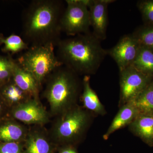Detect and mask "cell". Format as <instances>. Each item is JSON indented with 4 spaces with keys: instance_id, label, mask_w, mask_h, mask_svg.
<instances>
[{
    "instance_id": "cell-25",
    "label": "cell",
    "mask_w": 153,
    "mask_h": 153,
    "mask_svg": "<svg viewBox=\"0 0 153 153\" xmlns=\"http://www.w3.org/2000/svg\"><path fill=\"white\" fill-rule=\"evenodd\" d=\"M60 153H78L74 148L71 146H67L64 148L61 151Z\"/></svg>"
},
{
    "instance_id": "cell-3",
    "label": "cell",
    "mask_w": 153,
    "mask_h": 153,
    "mask_svg": "<svg viewBox=\"0 0 153 153\" xmlns=\"http://www.w3.org/2000/svg\"><path fill=\"white\" fill-rule=\"evenodd\" d=\"M78 75L62 66L47 77L44 94L53 112L63 114L77 105L82 89V80Z\"/></svg>"
},
{
    "instance_id": "cell-23",
    "label": "cell",
    "mask_w": 153,
    "mask_h": 153,
    "mask_svg": "<svg viewBox=\"0 0 153 153\" xmlns=\"http://www.w3.org/2000/svg\"><path fill=\"white\" fill-rule=\"evenodd\" d=\"M138 7L146 22L153 25V1H145L140 2Z\"/></svg>"
},
{
    "instance_id": "cell-5",
    "label": "cell",
    "mask_w": 153,
    "mask_h": 153,
    "mask_svg": "<svg viewBox=\"0 0 153 153\" xmlns=\"http://www.w3.org/2000/svg\"><path fill=\"white\" fill-rule=\"evenodd\" d=\"M95 117L85 108L76 105L62 114L56 126V135L65 143L78 142L85 135Z\"/></svg>"
},
{
    "instance_id": "cell-15",
    "label": "cell",
    "mask_w": 153,
    "mask_h": 153,
    "mask_svg": "<svg viewBox=\"0 0 153 153\" xmlns=\"http://www.w3.org/2000/svg\"><path fill=\"white\" fill-rule=\"evenodd\" d=\"M130 103L139 114H153V79Z\"/></svg>"
},
{
    "instance_id": "cell-27",
    "label": "cell",
    "mask_w": 153,
    "mask_h": 153,
    "mask_svg": "<svg viewBox=\"0 0 153 153\" xmlns=\"http://www.w3.org/2000/svg\"><path fill=\"white\" fill-rule=\"evenodd\" d=\"M1 81V80H0V81Z\"/></svg>"
},
{
    "instance_id": "cell-13",
    "label": "cell",
    "mask_w": 153,
    "mask_h": 153,
    "mask_svg": "<svg viewBox=\"0 0 153 153\" xmlns=\"http://www.w3.org/2000/svg\"><path fill=\"white\" fill-rule=\"evenodd\" d=\"M128 127L132 133L153 146V114H139Z\"/></svg>"
},
{
    "instance_id": "cell-12",
    "label": "cell",
    "mask_w": 153,
    "mask_h": 153,
    "mask_svg": "<svg viewBox=\"0 0 153 153\" xmlns=\"http://www.w3.org/2000/svg\"><path fill=\"white\" fill-rule=\"evenodd\" d=\"M139 114L136 108L131 103H127L119 108V110L114 117L103 139L107 140L115 132L130 125Z\"/></svg>"
},
{
    "instance_id": "cell-6",
    "label": "cell",
    "mask_w": 153,
    "mask_h": 153,
    "mask_svg": "<svg viewBox=\"0 0 153 153\" xmlns=\"http://www.w3.org/2000/svg\"><path fill=\"white\" fill-rule=\"evenodd\" d=\"M66 7L60 21L62 33L68 36H76L90 32L88 7L91 0H67Z\"/></svg>"
},
{
    "instance_id": "cell-2",
    "label": "cell",
    "mask_w": 153,
    "mask_h": 153,
    "mask_svg": "<svg viewBox=\"0 0 153 153\" xmlns=\"http://www.w3.org/2000/svg\"><path fill=\"white\" fill-rule=\"evenodd\" d=\"M56 47V55L63 66L78 75L95 74L108 55L101 41L90 32L61 39Z\"/></svg>"
},
{
    "instance_id": "cell-4",
    "label": "cell",
    "mask_w": 153,
    "mask_h": 153,
    "mask_svg": "<svg viewBox=\"0 0 153 153\" xmlns=\"http://www.w3.org/2000/svg\"><path fill=\"white\" fill-rule=\"evenodd\" d=\"M52 45L30 47L18 58L17 63L33 74L39 85L57 68L63 66Z\"/></svg>"
},
{
    "instance_id": "cell-8",
    "label": "cell",
    "mask_w": 153,
    "mask_h": 153,
    "mask_svg": "<svg viewBox=\"0 0 153 153\" xmlns=\"http://www.w3.org/2000/svg\"><path fill=\"white\" fill-rule=\"evenodd\" d=\"M140 47L132 34H128L122 37L114 47L107 50L108 55L114 59L120 71L132 65Z\"/></svg>"
},
{
    "instance_id": "cell-16",
    "label": "cell",
    "mask_w": 153,
    "mask_h": 153,
    "mask_svg": "<svg viewBox=\"0 0 153 153\" xmlns=\"http://www.w3.org/2000/svg\"><path fill=\"white\" fill-rule=\"evenodd\" d=\"M132 66L144 74L153 77V51L140 47Z\"/></svg>"
},
{
    "instance_id": "cell-7",
    "label": "cell",
    "mask_w": 153,
    "mask_h": 153,
    "mask_svg": "<svg viewBox=\"0 0 153 153\" xmlns=\"http://www.w3.org/2000/svg\"><path fill=\"white\" fill-rule=\"evenodd\" d=\"M119 72V107L120 108L136 98L150 83L153 77L144 74L132 66Z\"/></svg>"
},
{
    "instance_id": "cell-24",
    "label": "cell",
    "mask_w": 153,
    "mask_h": 153,
    "mask_svg": "<svg viewBox=\"0 0 153 153\" xmlns=\"http://www.w3.org/2000/svg\"><path fill=\"white\" fill-rule=\"evenodd\" d=\"M0 153H24L18 143L7 142L0 145Z\"/></svg>"
},
{
    "instance_id": "cell-9",
    "label": "cell",
    "mask_w": 153,
    "mask_h": 153,
    "mask_svg": "<svg viewBox=\"0 0 153 153\" xmlns=\"http://www.w3.org/2000/svg\"><path fill=\"white\" fill-rule=\"evenodd\" d=\"M113 1L112 0H91L88 7L91 27L93 29L92 33L101 41L106 38L108 6Z\"/></svg>"
},
{
    "instance_id": "cell-19",
    "label": "cell",
    "mask_w": 153,
    "mask_h": 153,
    "mask_svg": "<svg viewBox=\"0 0 153 153\" xmlns=\"http://www.w3.org/2000/svg\"><path fill=\"white\" fill-rule=\"evenodd\" d=\"M23 135L22 128L16 124L10 123L0 127V140L6 143L16 141Z\"/></svg>"
},
{
    "instance_id": "cell-20",
    "label": "cell",
    "mask_w": 153,
    "mask_h": 153,
    "mask_svg": "<svg viewBox=\"0 0 153 153\" xmlns=\"http://www.w3.org/2000/svg\"><path fill=\"white\" fill-rule=\"evenodd\" d=\"M132 34L140 47H146L153 51V26L138 29Z\"/></svg>"
},
{
    "instance_id": "cell-18",
    "label": "cell",
    "mask_w": 153,
    "mask_h": 153,
    "mask_svg": "<svg viewBox=\"0 0 153 153\" xmlns=\"http://www.w3.org/2000/svg\"><path fill=\"white\" fill-rule=\"evenodd\" d=\"M0 43L4 44V51L13 53L26 51L30 47L22 37L14 34L7 38H0Z\"/></svg>"
},
{
    "instance_id": "cell-1",
    "label": "cell",
    "mask_w": 153,
    "mask_h": 153,
    "mask_svg": "<svg viewBox=\"0 0 153 153\" xmlns=\"http://www.w3.org/2000/svg\"><path fill=\"white\" fill-rule=\"evenodd\" d=\"M65 8L60 0H34L23 12L22 38L30 47L52 45L61 40L60 21Z\"/></svg>"
},
{
    "instance_id": "cell-21",
    "label": "cell",
    "mask_w": 153,
    "mask_h": 153,
    "mask_svg": "<svg viewBox=\"0 0 153 153\" xmlns=\"http://www.w3.org/2000/svg\"><path fill=\"white\" fill-rule=\"evenodd\" d=\"M15 63L16 62L10 58L0 57V80L12 76Z\"/></svg>"
},
{
    "instance_id": "cell-11",
    "label": "cell",
    "mask_w": 153,
    "mask_h": 153,
    "mask_svg": "<svg viewBox=\"0 0 153 153\" xmlns=\"http://www.w3.org/2000/svg\"><path fill=\"white\" fill-rule=\"evenodd\" d=\"M90 80V76H84L82 79L81 98L84 108L95 117L98 116H103L107 114L106 109L91 86Z\"/></svg>"
},
{
    "instance_id": "cell-17",
    "label": "cell",
    "mask_w": 153,
    "mask_h": 153,
    "mask_svg": "<svg viewBox=\"0 0 153 153\" xmlns=\"http://www.w3.org/2000/svg\"><path fill=\"white\" fill-rule=\"evenodd\" d=\"M25 153H51L47 140L38 134L30 136L27 141Z\"/></svg>"
},
{
    "instance_id": "cell-10",
    "label": "cell",
    "mask_w": 153,
    "mask_h": 153,
    "mask_svg": "<svg viewBox=\"0 0 153 153\" xmlns=\"http://www.w3.org/2000/svg\"><path fill=\"white\" fill-rule=\"evenodd\" d=\"M14 117L26 123L42 124L48 120L46 111L36 100H29L19 104L13 111Z\"/></svg>"
},
{
    "instance_id": "cell-22",
    "label": "cell",
    "mask_w": 153,
    "mask_h": 153,
    "mask_svg": "<svg viewBox=\"0 0 153 153\" xmlns=\"http://www.w3.org/2000/svg\"><path fill=\"white\" fill-rule=\"evenodd\" d=\"M4 94L12 101H17L24 98L26 95H30L24 92L16 85L15 82L7 86L4 91Z\"/></svg>"
},
{
    "instance_id": "cell-26",
    "label": "cell",
    "mask_w": 153,
    "mask_h": 153,
    "mask_svg": "<svg viewBox=\"0 0 153 153\" xmlns=\"http://www.w3.org/2000/svg\"><path fill=\"white\" fill-rule=\"evenodd\" d=\"M1 105H0V110H1Z\"/></svg>"
},
{
    "instance_id": "cell-14",
    "label": "cell",
    "mask_w": 153,
    "mask_h": 153,
    "mask_svg": "<svg viewBox=\"0 0 153 153\" xmlns=\"http://www.w3.org/2000/svg\"><path fill=\"white\" fill-rule=\"evenodd\" d=\"M12 76L16 85L30 95L37 96L40 85L33 74L16 62Z\"/></svg>"
}]
</instances>
